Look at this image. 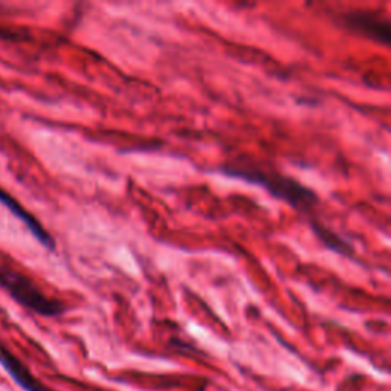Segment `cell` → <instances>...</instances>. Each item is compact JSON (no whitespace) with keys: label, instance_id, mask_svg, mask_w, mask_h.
I'll list each match as a JSON object with an SVG mask.
<instances>
[{"label":"cell","instance_id":"cell-1","mask_svg":"<svg viewBox=\"0 0 391 391\" xmlns=\"http://www.w3.org/2000/svg\"><path fill=\"white\" fill-rule=\"evenodd\" d=\"M220 172L226 176L263 187L274 197L282 199L283 202L304 214L314 211L319 202L318 194L314 189L299 184L294 177L285 176L275 172V170L265 168L258 164L255 165L254 163H249V160L245 159H238L234 160V163L222 165Z\"/></svg>","mask_w":391,"mask_h":391},{"label":"cell","instance_id":"cell-2","mask_svg":"<svg viewBox=\"0 0 391 391\" xmlns=\"http://www.w3.org/2000/svg\"><path fill=\"white\" fill-rule=\"evenodd\" d=\"M0 286H4L17 303L43 316H58L66 312L65 303L46 297L31 280L9 268H0Z\"/></svg>","mask_w":391,"mask_h":391},{"label":"cell","instance_id":"cell-3","mask_svg":"<svg viewBox=\"0 0 391 391\" xmlns=\"http://www.w3.org/2000/svg\"><path fill=\"white\" fill-rule=\"evenodd\" d=\"M343 22L346 28L358 35L372 38L382 45L390 43L391 23L387 17L380 16V13L352 11L343 16Z\"/></svg>","mask_w":391,"mask_h":391},{"label":"cell","instance_id":"cell-4","mask_svg":"<svg viewBox=\"0 0 391 391\" xmlns=\"http://www.w3.org/2000/svg\"><path fill=\"white\" fill-rule=\"evenodd\" d=\"M0 365H2L6 373L13 378L14 382L25 391H55L46 387L42 380H38L29 368L16 358L8 348L0 344Z\"/></svg>","mask_w":391,"mask_h":391},{"label":"cell","instance_id":"cell-5","mask_svg":"<svg viewBox=\"0 0 391 391\" xmlns=\"http://www.w3.org/2000/svg\"><path fill=\"white\" fill-rule=\"evenodd\" d=\"M0 204H4L9 209V211H11L18 220H22V222L28 226L29 231H31V234L43 246H46L48 249H54L55 248L54 238L45 231V228L42 225H40L31 214L26 213L25 209H23V206L20 205L17 202V200H14L11 196L6 194L5 192H2V189H0Z\"/></svg>","mask_w":391,"mask_h":391},{"label":"cell","instance_id":"cell-6","mask_svg":"<svg viewBox=\"0 0 391 391\" xmlns=\"http://www.w3.org/2000/svg\"><path fill=\"white\" fill-rule=\"evenodd\" d=\"M312 228L321 242H323L329 249H332L334 253H336L339 255H344V257L355 255V249H353L352 243H348L346 238L338 236L334 231H330L329 228L323 226L321 224H316V222H312Z\"/></svg>","mask_w":391,"mask_h":391}]
</instances>
